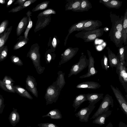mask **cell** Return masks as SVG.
<instances>
[{"label":"cell","instance_id":"obj_2","mask_svg":"<svg viewBox=\"0 0 127 127\" xmlns=\"http://www.w3.org/2000/svg\"><path fill=\"white\" fill-rule=\"evenodd\" d=\"M61 90L55 81L48 87L44 96L46 105L55 103L57 101Z\"/></svg>","mask_w":127,"mask_h":127},{"label":"cell","instance_id":"obj_48","mask_svg":"<svg viewBox=\"0 0 127 127\" xmlns=\"http://www.w3.org/2000/svg\"><path fill=\"white\" fill-rule=\"evenodd\" d=\"M27 0H17L14 3V4H18V6L22 5Z\"/></svg>","mask_w":127,"mask_h":127},{"label":"cell","instance_id":"obj_10","mask_svg":"<svg viewBox=\"0 0 127 127\" xmlns=\"http://www.w3.org/2000/svg\"><path fill=\"white\" fill-rule=\"evenodd\" d=\"M111 22L112 23L111 29L118 31L121 32L123 29V22L124 16L117 15L116 14L110 13Z\"/></svg>","mask_w":127,"mask_h":127},{"label":"cell","instance_id":"obj_35","mask_svg":"<svg viewBox=\"0 0 127 127\" xmlns=\"http://www.w3.org/2000/svg\"><path fill=\"white\" fill-rule=\"evenodd\" d=\"M0 87L4 91L8 92L15 93L13 86L6 84L1 80H0Z\"/></svg>","mask_w":127,"mask_h":127},{"label":"cell","instance_id":"obj_31","mask_svg":"<svg viewBox=\"0 0 127 127\" xmlns=\"http://www.w3.org/2000/svg\"><path fill=\"white\" fill-rule=\"evenodd\" d=\"M32 14V12L29 10L26 13V14L29 19V23L24 33V37L25 39H28V35L30 30L32 28V22L31 20V16Z\"/></svg>","mask_w":127,"mask_h":127},{"label":"cell","instance_id":"obj_16","mask_svg":"<svg viewBox=\"0 0 127 127\" xmlns=\"http://www.w3.org/2000/svg\"><path fill=\"white\" fill-rule=\"evenodd\" d=\"M108 54L110 66L113 68V67H116L120 63V61L118 55H116L113 53L109 47L106 48Z\"/></svg>","mask_w":127,"mask_h":127},{"label":"cell","instance_id":"obj_38","mask_svg":"<svg viewBox=\"0 0 127 127\" xmlns=\"http://www.w3.org/2000/svg\"><path fill=\"white\" fill-rule=\"evenodd\" d=\"M56 14V12L55 10L52 9L50 8L44 10L39 13L38 14L37 18L43 16H48L52 14Z\"/></svg>","mask_w":127,"mask_h":127},{"label":"cell","instance_id":"obj_25","mask_svg":"<svg viewBox=\"0 0 127 127\" xmlns=\"http://www.w3.org/2000/svg\"><path fill=\"white\" fill-rule=\"evenodd\" d=\"M11 112L8 119L10 124L13 126H15L20 120V116L17 109L13 108Z\"/></svg>","mask_w":127,"mask_h":127},{"label":"cell","instance_id":"obj_37","mask_svg":"<svg viewBox=\"0 0 127 127\" xmlns=\"http://www.w3.org/2000/svg\"><path fill=\"white\" fill-rule=\"evenodd\" d=\"M8 53V48L7 46H4L0 51V62L4 60L7 57Z\"/></svg>","mask_w":127,"mask_h":127},{"label":"cell","instance_id":"obj_50","mask_svg":"<svg viewBox=\"0 0 127 127\" xmlns=\"http://www.w3.org/2000/svg\"><path fill=\"white\" fill-rule=\"evenodd\" d=\"M15 0H10L7 3L6 7L8 8L15 1Z\"/></svg>","mask_w":127,"mask_h":127},{"label":"cell","instance_id":"obj_29","mask_svg":"<svg viewBox=\"0 0 127 127\" xmlns=\"http://www.w3.org/2000/svg\"><path fill=\"white\" fill-rule=\"evenodd\" d=\"M12 26L7 28L4 32L2 38L0 42V51L3 48L12 31Z\"/></svg>","mask_w":127,"mask_h":127},{"label":"cell","instance_id":"obj_46","mask_svg":"<svg viewBox=\"0 0 127 127\" xmlns=\"http://www.w3.org/2000/svg\"><path fill=\"white\" fill-rule=\"evenodd\" d=\"M126 28H127V8L126 10L124 16L122 30H124Z\"/></svg>","mask_w":127,"mask_h":127},{"label":"cell","instance_id":"obj_44","mask_svg":"<svg viewBox=\"0 0 127 127\" xmlns=\"http://www.w3.org/2000/svg\"><path fill=\"white\" fill-rule=\"evenodd\" d=\"M38 126L39 127H59L56 124L51 123H44L38 124Z\"/></svg>","mask_w":127,"mask_h":127},{"label":"cell","instance_id":"obj_30","mask_svg":"<svg viewBox=\"0 0 127 127\" xmlns=\"http://www.w3.org/2000/svg\"><path fill=\"white\" fill-rule=\"evenodd\" d=\"M57 73L58 76L55 82L62 89L65 83L64 77L65 73H63L62 71H59Z\"/></svg>","mask_w":127,"mask_h":127},{"label":"cell","instance_id":"obj_39","mask_svg":"<svg viewBox=\"0 0 127 127\" xmlns=\"http://www.w3.org/2000/svg\"><path fill=\"white\" fill-rule=\"evenodd\" d=\"M10 58L11 62L15 65L20 66L23 65L22 61L18 56L12 55L11 56Z\"/></svg>","mask_w":127,"mask_h":127},{"label":"cell","instance_id":"obj_55","mask_svg":"<svg viewBox=\"0 0 127 127\" xmlns=\"http://www.w3.org/2000/svg\"></svg>","mask_w":127,"mask_h":127},{"label":"cell","instance_id":"obj_41","mask_svg":"<svg viewBox=\"0 0 127 127\" xmlns=\"http://www.w3.org/2000/svg\"><path fill=\"white\" fill-rule=\"evenodd\" d=\"M59 42V40L56 36L54 35L51 41L52 47L50 49L51 51L54 52Z\"/></svg>","mask_w":127,"mask_h":127},{"label":"cell","instance_id":"obj_7","mask_svg":"<svg viewBox=\"0 0 127 127\" xmlns=\"http://www.w3.org/2000/svg\"><path fill=\"white\" fill-rule=\"evenodd\" d=\"M116 68V72L118 74L120 82L127 92V69L126 66L120 62Z\"/></svg>","mask_w":127,"mask_h":127},{"label":"cell","instance_id":"obj_11","mask_svg":"<svg viewBox=\"0 0 127 127\" xmlns=\"http://www.w3.org/2000/svg\"><path fill=\"white\" fill-rule=\"evenodd\" d=\"M87 51L89 61L88 71L86 74L80 76L79 77L80 78L89 77L95 75L98 72L97 70L96 69L95 67V60L94 58L91 55V52L89 50H87Z\"/></svg>","mask_w":127,"mask_h":127},{"label":"cell","instance_id":"obj_3","mask_svg":"<svg viewBox=\"0 0 127 127\" xmlns=\"http://www.w3.org/2000/svg\"><path fill=\"white\" fill-rule=\"evenodd\" d=\"M103 28L98 29L94 30L88 31H81L75 35L77 38L83 39L85 42L93 41L96 38L101 36L104 33Z\"/></svg>","mask_w":127,"mask_h":127},{"label":"cell","instance_id":"obj_51","mask_svg":"<svg viewBox=\"0 0 127 127\" xmlns=\"http://www.w3.org/2000/svg\"><path fill=\"white\" fill-rule=\"evenodd\" d=\"M105 127H113V125L112 123L109 122Z\"/></svg>","mask_w":127,"mask_h":127},{"label":"cell","instance_id":"obj_32","mask_svg":"<svg viewBox=\"0 0 127 127\" xmlns=\"http://www.w3.org/2000/svg\"><path fill=\"white\" fill-rule=\"evenodd\" d=\"M125 47L123 46L119 48L118 49V55L119 56L120 62L122 64L126 66L127 64L125 61Z\"/></svg>","mask_w":127,"mask_h":127},{"label":"cell","instance_id":"obj_23","mask_svg":"<svg viewBox=\"0 0 127 127\" xmlns=\"http://www.w3.org/2000/svg\"><path fill=\"white\" fill-rule=\"evenodd\" d=\"M87 101L86 94H80L76 95L73 101L72 106L74 108V112L84 102Z\"/></svg>","mask_w":127,"mask_h":127},{"label":"cell","instance_id":"obj_47","mask_svg":"<svg viewBox=\"0 0 127 127\" xmlns=\"http://www.w3.org/2000/svg\"><path fill=\"white\" fill-rule=\"evenodd\" d=\"M4 106V99L2 96L0 95V114L2 113Z\"/></svg>","mask_w":127,"mask_h":127},{"label":"cell","instance_id":"obj_8","mask_svg":"<svg viewBox=\"0 0 127 127\" xmlns=\"http://www.w3.org/2000/svg\"><path fill=\"white\" fill-rule=\"evenodd\" d=\"M95 107V105L89 104L87 107L81 109L75 115L78 118L80 122H87L88 121L90 114Z\"/></svg>","mask_w":127,"mask_h":127},{"label":"cell","instance_id":"obj_21","mask_svg":"<svg viewBox=\"0 0 127 127\" xmlns=\"http://www.w3.org/2000/svg\"><path fill=\"white\" fill-rule=\"evenodd\" d=\"M99 2L109 8L119 9L121 6L122 2L117 0H100Z\"/></svg>","mask_w":127,"mask_h":127},{"label":"cell","instance_id":"obj_12","mask_svg":"<svg viewBox=\"0 0 127 127\" xmlns=\"http://www.w3.org/2000/svg\"><path fill=\"white\" fill-rule=\"evenodd\" d=\"M26 89L36 97H38V92L37 86V83L35 79L33 76L28 75L26 80Z\"/></svg>","mask_w":127,"mask_h":127},{"label":"cell","instance_id":"obj_43","mask_svg":"<svg viewBox=\"0 0 127 127\" xmlns=\"http://www.w3.org/2000/svg\"><path fill=\"white\" fill-rule=\"evenodd\" d=\"M2 81L6 84L13 86L15 82L14 80L10 77L5 76L3 78Z\"/></svg>","mask_w":127,"mask_h":127},{"label":"cell","instance_id":"obj_13","mask_svg":"<svg viewBox=\"0 0 127 127\" xmlns=\"http://www.w3.org/2000/svg\"><path fill=\"white\" fill-rule=\"evenodd\" d=\"M109 36L111 40L117 47L120 48L123 46L122 44L124 42L121 32L111 29Z\"/></svg>","mask_w":127,"mask_h":127},{"label":"cell","instance_id":"obj_26","mask_svg":"<svg viewBox=\"0 0 127 127\" xmlns=\"http://www.w3.org/2000/svg\"><path fill=\"white\" fill-rule=\"evenodd\" d=\"M13 87L16 93L20 96L32 99L33 97L25 89L19 85L13 86Z\"/></svg>","mask_w":127,"mask_h":127},{"label":"cell","instance_id":"obj_6","mask_svg":"<svg viewBox=\"0 0 127 127\" xmlns=\"http://www.w3.org/2000/svg\"><path fill=\"white\" fill-rule=\"evenodd\" d=\"M110 87L120 105L121 110L127 117V102L126 99L117 87L115 88L111 85H110Z\"/></svg>","mask_w":127,"mask_h":127},{"label":"cell","instance_id":"obj_20","mask_svg":"<svg viewBox=\"0 0 127 127\" xmlns=\"http://www.w3.org/2000/svg\"><path fill=\"white\" fill-rule=\"evenodd\" d=\"M112 111L111 110H109L102 113L95 119L92 123L100 126L104 124L107 118L111 114Z\"/></svg>","mask_w":127,"mask_h":127},{"label":"cell","instance_id":"obj_9","mask_svg":"<svg viewBox=\"0 0 127 127\" xmlns=\"http://www.w3.org/2000/svg\"><path fill=\"white\" fill-rule=\"evenodd\" d=\"M79 49L78 47H69L61 54V60L59 62V65L67 62L72 59L76 54Z\"/></svg>","mask_w":127,"mask_h":127},{"label":"cell","instance_id":"obj_14","mask_svg":"<svg viewBox=\"0 0 127 127\" xmlns=\"http://www.w3.org/2000/svg\"><path fill=\"white\" fill-rule=\"evenodd\" d=\"M51 15L37 17L38 20L34 30L35 32L45 28L51 22Z\"/></svg>","mask_w":127,"mask_h":127},{"label":"cell","instance_id":"obj_42","mask_svg":"<svg viewBox=\"0 0 127 127\" xmlns=\"http://www.w3.org/2000/svg\"><path fill=\"white\" fill-rule=\"evenodd\" d=\"M9 24L8 20H3L0 25V35L3 33L7 28Z\"/></svg>","mask_w":127,"mask_h":127},{"label":"cell","instance_id":"obj_45","mask_svg":"<svg viewBox=\"0 0 127 127\" xmlns=\"http://www.w3.org/2000/svg\"><path fill=\"white\" fill-rule=\"evenodd\" d=\"M122 38L125 45L127 44V28L122 30L121 32Z\"/></svg>","mask_w":127,"mask_h":127},{"label":"cell","instance_id":"obj_52","mask_svg":"<svg viewBox=\"0 0 127 127\" xmlns=\"http://www.w3.org/2000/svg\"><path fill=\"white\" fill-rule=\"evenodd\" d=\"M6 3L5 0H0V3L1 4H4Z\"/></svg>","mask_w":127,"mask_h":127},{"label":"cell","instance_id":"obj_4","mask_svg":"<svg viewBox=\"0 0 127 127\" xmlns=\"http://www.w3.org/2000/svg\"><path fill=\"white\" fill-rule=\"evenodd\" d=\"M89 64V61L87 59L86 55L82 54L78 62L72 66L68 77L77 74L88 67Z\"/></svg>","mask_w":127,"mask_h":127},{"label":"cell","instance_id":"obj_27","mask_svg":"<svg viewBox=\"0 0 127 127\" xmlns=\"http://www.w3.org/2000/svg\"><path fill=\"white\" fill-rule=\"evenodd\" d=\"M92 8V4L88 0H81L79 7L73 12H77L88 11Z\"/></svg>","mask_w":127,"mask_h":127},{"label":"cell","instance_id":"obj_36","mask_svg":"<svg viewBox=\"0 0 127 127\" xmlns=\"http://www.w3.org/2000/svg\"><path fill=\"white\" fill-rule=\"evenodd\" d=\"M49 2L50 1H46L38 4L35 7L33 8L32 11L34 12L44 10L48 7Z\"/></svg>","mask_w":127,"mask_h":127},{"label":"cell","instance_id":"obj_40","mask_svg":"<svg viewBox=\"0 0 127 127\" xmlns=\"http://www.w3.org/2000/svg\"><path fill=\"white\" fill-rule=\"evenodd\" d=\"M108 57L104 54L101 60V63L102 68L106 71L108 70Z\"/></svg>","mask_w":127,"mask_h":127},{"label":"cell","instance_id":"obj_33","mask_svg":"<svg viewBox=\"0 0 127 127\" xmlns=\"http://www.w3.org/2000/svg\"><path fill=\"white\" fill-rule=\"evenodd\" d=\"M21 39H20L13 47V49L15 50L21 48L26 44L28 42L29 39H26L24 36H21Z\"/></svg>","mask_w":127,"mask_h":127},{"label":"cell","instance_id":"obj_1","mask_svg":"<svg viewBox=\"0 0 127 127\" xmlns=\"http://www.w3.org/2000/svg\"><path fill=\"white\" fill-rule=\"evenodd\" d=\"M39 48L38 44L37 43L32 45L27 54V57L29 58L32 61L37 73L41 74L43 72L45 68L41 65Z\"/></svg>","mask_w":127,"mask_h":127},{"label":"cell","instance_id":"obj_49","mask_svg":"<svg viewBox=\"0 0 127 127\" xmlns=\"http://www.w3.org/2000/svg\"><path fill=\"white\" fill-rule=\"evenodd\" d=\"M118 127H127V125L122 122H120Z\"/></svg>","mask_w":127,"mask_h":127},{"label":"cell","instance_id":"obj_5","mask_svg":"<svg viewBox=\"0 0 127 127\" xmlns=\"http://www.w3.org/2000/svg\"><path fill=\"white\" fill-rule=\"evenodd\" d=\"M110 106L112 108L114 107L113 99L111 96L107 94L103 98L98 109L90 119H94L102 113L108 111Z\"/></svg>","mask_w":127,"mask_h":127},{"label":"cell","instance_id":"obj_34","mask_svg":"<svg viewBox=\"0 0 127 127\" xmlns=\"http://www.w3.org/2000/svg\"><path fill=\"white\" fill-rule=\"evenodd\" d=\"M56 55L54 52H52L51 49H49L46 52L45 57L46 63L47 64L50 63L52 60H54L55 59Z\"/></svg>","mask_w":127,"mask_h":127},{"label":"cell","instance_id":"obj_17","mask_svg":"<svg viewBox=\"0 0 127 127\" xmlns=\"http://www.w3.org/2000/svg\"><path fill=\"white\" fill-rule=\"evenodd\" d=\"M89 20H86L81 21L72 25L68 30V33L64 40V44L65 46L67 41L69 35L73 32L77 31H80L83 27L85 23Z\"/></svg>","mask_w":127,"mask_h":127},{"label":"cell","instance_id":"obj_15","mask_svg":"<svg viewBox=\"0 0 127 127\" xmlns=\"http://www.w3.org/2000/svg\"><path fill=\"white\" fill-rule=\"evenodd\" d=\"M102 22L98 20H89L84 24L81 31H88L94 30L101 26Z\"/></svg>","mask_w":127,"mask_h":127},{"label":"cell","instance_id":"obj_54","mask_svg":"<svg viewBox=\"0 0 127 127\" xmlns=\"http://www.w3.org/2000/svg\"><path fill=\"white\" fill-rule=\"evenodd\" d=\"M31 127V126H29V127Z\"/></svg>","mask_w":127,"mask_h":127},{"label":"cell","instance_id":"obj_18","mask_svg":"<svg viewBox=\"0 0 127 127\" xmlns=\"http://www.w3.org/2000/svg\"><path fill=\"white\" fill-rule=\"evenodd\" d=\"M101 85L98 82L87 81L80 83L76 85V87L78 89H88L95 90L100 88Z\"/></svg>","mask_w":127,"mask_h":127},{"label":"cell","instance_id":"obj_53","mask_svg":"<svg viewBox=\"0 0 127 127\" xmlns=\"http://www.w3.org/2000/svg\"><path fill=\"white\" fill-rule=\"evenodd\" d=\"M4 32L0 35V42L2 38V37L4 34Z\"/></svg>","mask_w":127,"mask_h":127},{"label":"cell","instance_id":"obj_22","mask_svg":"<svg viewBox=\"0 0 127 127\" xmlns=\"http://www.w3.org/2000/svg\"><path fill=\"white\" fill-rule=\"evenodd\" d=\"M29 23V19L27 16L24 17L19 23L16 30V34L20 36L26 29Z\"/></svg>","mask_w":127,"mask_h":127},{"label":"cell","instance_id":"obj_28","mask_svg":"<svg viewBox=\"0 0 127 127\" xmlns=\"http://www.w3.org/2000/svg\"><path fill=\"white\" fill-rule=\"evenodd\" d=\"M49 117L51 119L59 120L62 118V116L60 111L58 109H55L51 110L46 115L42 116L43 118Z\"/></svg>","mask_w":127,"mask_h":127},{"label":"cell","instance_id":"obj_19","mask_svg":"<svg viewBox=\"0 0 127 127\" xmlns=\"http://www.w3.org/2000/svg\"><path fill=\"white\" fill-rule=\"evenodd\" d=\"M104 94L96 93H88L86 94L87 101H89V104L95 105L100 99H103Z\"/></svg>","mask_w":127,"mask_h":127},{"label":"cell","instance_id":"obj_24","mask_svg":"<svg viewBox=\"0 0 127 127\" xmlns=\"http://www.w3.org/2000/svg\"><path fill=\"white\" fill-rule=\"evenodd\" d=\"M65 10H71L73 11L80 5L81 0H66Z\"/></svg>","mask_w":127,"mask_h":127}]
</instances>
